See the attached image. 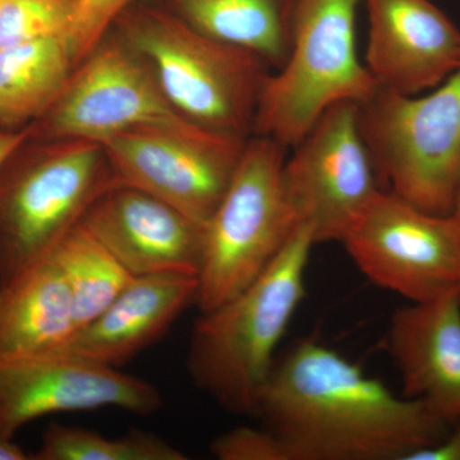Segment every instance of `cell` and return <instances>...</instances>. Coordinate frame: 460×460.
I'll list each match as a JSON object with an SVG mask.
<instances>
[{
    "label": "cell",
    "mask_w": 460,
    "mask_h": 460,
    "mask_svg": "<svg viewBox=\"0 0 460 460\" xmlns=\"http://www.w3.org/2000/svg\"><path fill=\"white\" fill-rule=\"evenodd\" d=\"M341 243L372 284L410 304L460 296V233L450 215L383 190Z\"/></svg>",
    "instance_id": "obj_9"
},
{
    "label": "cell",
    "mask_w": 460,
    "mask_h": 460,
    "mask_svg": "<svg viewBox=\"0 0 460 460\" xmlns=\"http://www.w3.org/2000/svg\"><path fill=\"white\" fill-rule=\"evenodd\" d=\"M27 137L25 129L22 131H0V164Z\"/></svg>",
    "instance_id": "obj_26"
},
{
    "label": "cell",
    "mask_w": 460,
    "mask_h": 460,
    "mask_svg": "<svg viewBox=\"0 0 460 460\" xmlns=\"http://www.w3.org/2000/svg\"><path fill=\"white\" fill-rule=\"evenodd\" d=\"M33 460H186V454L159 436L131 429L111 438L75 426L51 423L42 434L41 445Z\"/></svg>",
    "instance_id": "obj_21"
},
{
    "label": "cell",
    "mask_w": 460,
    "mask_h": 460,
    "mask_svg": "<svg viewBox=\"0 0 460 460\" xmlns=\"http://www.w3.org/2000/svg\"><path fill=\"white\" fill-rule=\"evenodd\" d=\"M114 183L98 142H21L0 164V286L49 255Z\"/></svg>",
    "instance_id": "obj_4"
},
{
    "label": "cell",
    "mask_w": 460,
    "mask_h": 460,
    "mask_svg": "<svg viewBox=\"0 0 460 460\" xmlns=\"http://www.w3.org/2000/svg\"><path fill=\"white\" fill-rule=\"evenodd\" d=\"M450 217H453V220L456 222V226H458L460 233V186L458 192H456V199H454L452 213H450Z\"/></svg>",
    "instance_id": "obj_28"
},
{
    "label": "cell",
    "mask_w": 460,
    "mask_h": 460,
    "mask_svg": "<svg viewBox=\"0 0 460 460\" xmlns=\"http://www.w3.org/2000/svg\"><path fill=\"white\" fill-rule=\"evenodd\" d=\"M357 107L384 189L420 210L450 215L460 186V71L425 95L377 87Z\"/></svg>",
    "instance_id": "obj_6"
},
{
    "label": "cell",
    "mask_w": 460,
    "mask_h": 460,
    "mask_svg": "<svg viewBox=\"0 0 460 460\" xmlns=\"http://www.w3.org/2000/svg\"><path fill=\"white\" fill-rule=\"evenodd\" d=\"M365 63L378 89L420 95L460 71V30L431 0H363Z\"/></svg>",
    "instance_id": "obj_14"
},
{
    "label": "cell",
    "mask_w": 460,
    "mask_h": 460,
    "mask_svg": "<svg viewBox=\"0 0 460 460\" xmlns=\"http://www.w3.org/2000/svg\"><path fill=\"white\" fill-rule=\"evenodd\" d=\"M75 0H0V48L68 36Z\"/></svg>",
    "instance_id": "obj_22"
},
{
    "label": "cell",
    "mask_w": 460,
    "mask_h": 460,
    "mask_svg": "<svg viewBox=\"0 0 460 460\" xmlns=\"http://www.w3.org/2000/svg\"><path fill=\"white\" fill-rule=\"evenodd\" d=\"M75 330L71 290L51 253L0 286V353L59 349Z\"/></svg>",
    "instance_id": "obj_17"
},
{
    "label": "cell",
    "mask_w": 460,
    "mask_h": 460,
    "mask_svg": "<svg viewBox=\"0 0 460 460\" xmlns=\"http://www.w3.org/2000/svg\"><path fill=\"white\" fill-rule=\"evenodd\" d=\"M314 246L310 226L299 224L252 283L196 320L187 356L190 376L229 413H255L278 347L305 299Z\"/></svg>",
    "instance_id": "obj_2"
},
{
    "label": "cell",
    "mask_w": 460,
    "mask_h": 460,
    "mask_svg": "<svg viewBox=\"0 0 460 460\" xmlns=\"http://www.w3.org/2000/svg\"><path fill=\"white\" fill-rule=\"evenodd\" d=\"M184 22L262 58L272 71L287 62L296 0H164Z\"/></svg>",
    "instance_id": "obj_18"
},
{
    "label": "cell",
    "mask_w": 460,
    "mask_h": 460,
    "mask_svg": "<svg viewBox=\"0 0 460 460\" xmlns=\"http://www.w3.org/2000/svg\"><path fill=\"white\" fill-rule=\"evenodd\" d=\"M253 416L289 460H411L449 431L423 402L313 338L278 354Z\"/></svg>",
    "instance_id": "obj_1"
},
{
    "label": "cell",
    "mask_w": 460,
    "mask_h": 460,
    "mask_svg": "<svg viewBox=\"0 0 460 460\" xmlns=\"http://www.w3.org/2000/svg\"><path fill=\"white\" fill-rule=\"evenodd\" d=\"M30 454L26 453L20 445L12 441H0V460H29Z\"/></svg>",
    "instance_id": "obj_27"
},
{
    "label": "cell",
    "mask_w": 460,
    "mask_h": 460,
    "mask_svg": "<svg viewBox=\"0 0 460 460\" xmlns=\"http://www.w3.org/2000/svg\"><path fill=\"white\" fill-rule=\"evenodd\" d=\"M363 0H296L287 62L266 81L252 135L295 146L323 111L377 89L357 50Z\"/></svg>",
    "instance_id": "obj_5"
},
{
    "label": "cell",
    "mask_w": 460,
    "mask_h": 460,
    "mask_svg": "<svg viewBox=\"0 0 460 460\" xmlns=\"http://www.w3.org/2000/svg\"><path fill=\"white\" fill-rule=\"evenodd\" d=\"M50 253L71 290L77 330L98 317L135 278L81 224Z\"/></svg>",
    "instance_id": "obj_20"
},
{
    "label": "cell",
    "mask_w": 460,
    "mask_h": 460,
    "mask_svg": "<svg viewBox=\"0 0 460 460\" xmlns=\"http://www.w3.org/2000/svg\"><path fill=\"white\" fill-rule=\"evenodd\" d=\"M248 138L175 115L118 133L102 146L115 183L145 190L205 224L228 190Z\"/></svg>",
    "instance_id": "obj_8"
},
{
    "label": "cell",
    "mask_w": 460,
    "mask_h": 460,
    "mask_svg": "<svg viewBox=\"0 0 460 460\" xmlns=\"http://www.w3.org/2000/svg\"><path fill=\"white\" fill-rule=\"evenodd\" d=\"M286 157L283 186L299 224L314 244L343 241L384 189L353 102L332 105Z\"/></svg>",
    "instance_id": "obj_10"
},
{
    "label": "cell",
    "mask_w": 460,
    "mask_h": 460,
    "mask_svg": "<svg viewBox=\"0 0 460 460\" xmlns=\"http://www.w3.org/2000/svg\"><path fill=\"white\" fill-rule=\"evenodd\" d=\"M180 115L146 59L113 30L75 66L65 89L25 131L31 140L102 144L142 124Z\"/></svg>",
    "instance_id": "obj_11"
},
{
    "label": "cell",
    "mask_w": 460,
    "mask_h": 460,
    "mask_svg": "<svg viewBox=\"0 0 460 460\" xmlns=\"http://www.w3.org/2000/svg\"><path fill=\"white\" fill-rule=\"evenodd\" d=\"M75 66L68 36L0 48V131H22L39 119Z\"/></svg>",
    "instance_id": "obj_19"
},
{
    "label": "cell",
    "mask_w": 460,
    "mask_h": 460,
    "mask_svg": "<svg viewBox=\"0 0 460 460\" xmlns=\"http://www.w3.org/2000/svg\"><path fill=\"white\" fill-rule=\"evenodd\" d=\"M287 148L265 136L248 138L222 201L204 224L199 313L238 295L272 262L298 228L283 186Z\"/></svg>",
    "instance_id": "obj_7"
},
{
    "label": "cell",
    "mask_w": 460,
    "mask_h": 460,
    "mask_svg": "<svg viewBox=\"0 0 460 460\" xmlns=\"http://www.w3.org/2000/svg\"><path fill=\"white\" fill-rule=\"evenodd\" d=\"M105 407L150 416L163 396L144 378L65 350L0 353V441L48 414Z\"/></svg>",
    "instance_id": "obj_12"
},
{
    "label": "cell",
    "mask_w": 460,
    "mask_h": 460,
    "mask_svg": "<svg viewBox=\"0 0 460 460\" xmlns=\"http://www.w3.org/2000/svg\"><path fill=\"white\" fill-rule=\"evenodd\" d=\"M210 450L219 460H289L278 436L266 428L230 429L215 438Z\"/></svg>",
    "instance_id": "obj_24"
},
{
    "label": "cell",
    "mask_w": 460,
    "mask_h": 460,
    "mask_svg": "<svg viewBox=\"0 0 460 460\" xmlns=\"http://www.w3.org/2000/svg\"><path fill=\"white\" fill-rule=\"evenodd\" d=\"M144 0H75L74 23L68 40L75 66L111 31L117 18Z\"/></svg>",
    "instance_id": "obj_23"
},
{
    "label": "cell",
    "mask_w": 460,
    "mask_h": 460,
    "mask_svg": "<svg viewBox=\"0 0 460 460\" xmlns=\"http://www.w3.org/2000/svg\"><path fill=\"white\" fill-rule=\"evenodd\" d=\"M81 226L133 277H198L204 224L145 190L114 183L84 215Z\"/></svg>",
    "instance_id": "obj_13"
},
{
    "label": "cell",
    "mask_w": 460,
    "mask_h": 460,
    "mask_svg": "<svg viewBox=\"0 0 460 460\" xmlns=\"http://www.w3.org/2000/svg\"><path fill=\"white\" fill-rule=\"evenodd\" d=\"M111 30L146 59L175 113L213 131L252 136L272 72L262 58L199 32L164 4L137 3Z\"/></svg>",
    "instance_id": "obj_3"
},
{
    "label": "cell",
    "mask_w": 460,
    "mask_h": 460,
    "mask_svg": "<svg viewBox=\"0 0 460 460\" xmlns=\"http://www.w3.org/2000/svg\"><path fill=\"white\" fill-rule=\"evenodd\" d=\"M456 423L438 444L417 453L411 460H460V420Z\"/></svg>",
    "instance_id": "obj_25"
},
{
    "label": "cell",
    "mask_w": 460,
    "mask_h": 460,
    "mask_svg": "<svg viewBox=\"0 0 460 460\" xmlns=\"http://www.w3.org/2000/svg\"><path fill=\"white\" fill-rule=\"evenodd\" d=\"M386 347L401 375L402 395L423 402L445 422L460 420V296L396 310Z\"/></svg>",
    "instance_id": "obj_15"
},
{
    "label": "cell",
    "mask_w": 460,
    "mask_h": 460,
    "mask_svg": "<svg viewBox=\"0 0 460 460\" xmlns=\"http://www.w3.org/2000/svg\"><path fill=\"white\" fill-rule=\"evenodd\" d=\"M198 296V277H135L98 317L78 329L59 349L96 365L119 368L162 338L190 305H196Z\"/></svg>",
    "instance_id": "obj_16"
}]
</instances>
